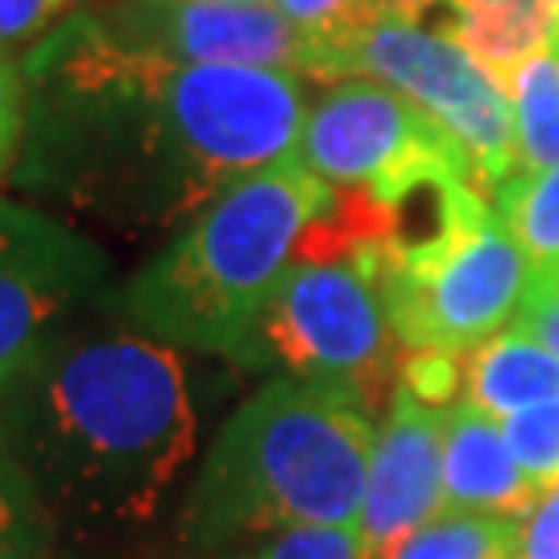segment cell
I'll return each instance as SVG.
<instances>
[{
  "instance_id": "cell-16",
  "label": "cell",
  "mask_w": 559,
  "mask_h": 559,
  "mask_svg": "<svg viewBox=\"0 0 559 559\" xmlns=\"http://www.w3.org/2000/svg\"><path fill=\"white\" fill-rule=\"evenodd\" d=\"M519 519L440 514L381 559H514Z\"/></svg>"
},
{
  "instance_id": "cell-19",
  "label": "cell",
  "mask_w": 559,
  "mask_h": 559,
  "mask_svg": "<svg viewBox=\"0 0 559 559\" xmlns=\"http://www.w3.org/2000/svg\"><path fill=\"white\" fill-rule=\"evenodd\" d=\"M501 423V436L519 460V468L535 489L559 485V402H543L531 411H519Z\"/></svg>"
},
{
  "instance_id": "cell-21",
  "label": "cell",
  "mask_w": 559,
  "mask_h": 559,
  "mask_svg": "<svg viewBox=\"0 0 559 559\" xmlns=\"http://www.w3.org/2000/svg\"><path fill=\"white\" fill-rule=\"evenodd\" d=\"M237 559H369L357 526H299L261 539Z\"/></svg>"
},
{
  "instance_id": "cell-23",
  "label": "cell",
  "mask_w": 559,
  "mask_h": 559,
  "mask_svg": "<svg viewBox=\"0 0 559 559\" xmlns=\"http://www.w3.org/2000/svg\"><path fill=\"white\" fill-rule=\"evenodd\" d=\"M514 559H559V485L543 489L519 519Z\"/></svg>"
},
{
  "instance_id": "cell-11",
  "label": "cell",
  "mask_w": 559,
  "mask_h": 559,
  "mask_svg": "<svg viewBox=\"0 0 559 559\" xmlns=\"http://www.w3.org/2000/svg\"><path fill=\"white\" fill-rule=\"evenodd\" d=\"M443 423L448 411L394 390L373 436L357 522L369 559L394 551L402 539L443 514Z\"/></svg>"
},
{
  "instance_id": "cell-27",
  "label": "cell",
  "mask_w": 559,
  "mask_h": 559,
  "mask_svg": "<svg viewBox=\"0 0 559 559\" xmlns=\"http://www.w3.org/2000/svg\"><path fill=\"white\" fill-rule=\"evenodd\" d=\"M519 4H535V9H551V13H559V0H519Z\"/></svg>"
},
{
  "instance_id": "cell-5",
  "label": "cell",
  "mask_w": 559,
  "mask_h": 559,
  "mask_svg": "<svg viewBox=\"0 0 559 559\" xmlns=\"http://www.w3.org/2000/svg\"><path fill=\"white\" fill-rule=\"evenodd\" d=\"M237 365L340 390L369 415L390 406L402 360L378 261L299 253L261 307Z\"/></svg>"
},
{
  "instance_id": "cell-12",
  "label": "cell",
  "mask_w": 559,
  "mask_h": 559,
  "mask_svg": "<svg viewBox=\"0 0 559 559\" xmlns=\"http://www.w3.org/2000/svg\"><path fill=\"white\" fill-rule=\"evenodd\" d=\"M535 498L539 489L519 468L501 423L456 402L443 423V514L522 519Z\"/></svg>"
},
{
  "instance_id": "cell-2",
  "label": "cell",
  "mask_w": 559,
  "mask_h": 559,
  "mask_svg": "<svg viewBox=\"0 0 559 559\" xmlns=\"http://www.w3.org/2000/svg\"><path fill=\"white\" fill-rule=\"evenodd\" d=\"M0 427L50 543L87 551L145 535L200 452L179 348L108 328L62 332L0 399Z\"/></svg>"
},
{
  "instance_id": "cell-17",
  "label": "cell",
  "mask_w": 559,
  "mask_h": 559,
  "mask_svg": "<svg viewBox=\"0 0 559 559\" xmlns=\"http://www.w3.org/2000/svg\"><path fill=\"white\" fill-rule=\"evenodd\" d=\"M307 41V75L336 80V55L365 29V0H270Z\"/></svg>"
},
{
  "instance_id": "cell-28",
  "label": "cell",
  "mask_w": 559,
  "mask_h": 559,
  "mask_svg": "<svg viewBox=\"0 0 559 559\" xmlns=\"http://www.w3.org/2000/svg\"><path fill=\"white\" fill-rule=\"evenodd\" d=\"M547 270H551V274H556V278H559V265H547Z\"/></svg>"
},
{
  "instance_id": "cell-25",
  "label": "cell",
  "mask_w": 559,
  "mask_h": 559,
  "mask_svg": "<svg viewBox=\"0 0 559 559\" xmlns=\"http://www.w3.org/2000/svg\"><path fill=\"white\" fill-rule=\"evenodd\" d=\"M71 0H0V50L41 38L67 13Z\"/></svg>"
},
{
  "instance_id": "cell-6",
  "label": "cell",
  "mask_w": 559,
  "mask_h": 559,
  "mask_svg": "<svg viewBox=\"0 0 559 559\" xmlns=\"http://www.w3.org/2000/svg\"><path fill=\"white\" fill-rule=\"evenodd\" d=\"M340 75H365L406 96L456 145L485 200L519 175L510 92L448 29L369 21L336 55V80Z\"/></svg>"
},
{
  "instance_id": "cell-26",
  "label": "cell",
  "mask_w": 559,
  "mask_h": 559,
  "mask_svg": "<svg viewBox=\"0 0 559 559\" xmlns=\"http://www.w3.org/2000/svg\"><path fill=\"white\" fill-rule=\"evenodd\" d=\"M436 4H452V0H365V25H369V21L423 25V17H427Z\"/></svg>"
},
{
  "instance_id": "cell-14",
  "label": "cell",
  "mask_w": 559,
  "mask_h": 559,
  "mask_svg": "<svg viewBox=\"0 0 559 559\" xmlns=\"http://www.w3.org/2000/svg\"><path fill=\"white\" fill-rule=\"evenodd\" d=\"M519 138V175L559 166V50L547 46L506 80Z\"/></svg>"
},
{
  "instance_id": "cell-13",
  "label": "cell",
  "mask_w": 559,
  "mask_h": 559,
  "mask_svg": "<svg viewBox=\"0 0 559 559\" xmlns=\"http://www.w3.org/2000/svg\"><path fill=\"white\" fill-rule=\"evenodd\" d=\"M464 402L489 419L559 402V357L526 332H498L464 360Z\"/></svg>"
},
{
  "instance_id": "cell-15",
  "label": "cell",
  "mask_w": 559,
  "mask_h": 559,
  "mask_svg": "<svg viewBox=\"0 0 559 559\" xmlns=\"http://www.w3.org/2000/svg\"><path fill=\"white\" fill-rule=\"evenodd\" d=\"M489 203L535 270L559 265V166L543 175H514Z\"/></svg>"
},
{
  "instance_id": "cell-8",
  "label": "cell",
  "mask_w": 559,
  "mask_h": 559,
  "mask_svg": "<svg viewBox=\"0 0 559 559\" xmlns=\"http://www.w3.org/2000/svg\"><path fill=\"white\" fill-rule=\"evenodd\" d=\"M108 258L41 207L0 200V399L100 295Z\"/></svg>"
},
{
  "instance_id": "cell-22",
  "label": "cell",
  "mask_w": 559,
  "mask_h": 559,
  "mask_svg": "<svg viewBox=\"0 0 559 559\" xmlns=\"http://www.w3.org/2000/svg\"><path fill=\"white\" fill-rule=\"evenodd\" d=\"M514 328L547 344L559 357V278L551 270H535V278L526 286V299L514 316Z\"/></svg>"
},
{
  "instance_id": "cell-7",
  "label": "cell",
  "mask_w": 559,
  "mask_h": 559,
  "mask_svg": "<svg viewBox=\"0 0 559 559\" xmlns=\"http://www.w3.org/2000/svg\"><path fill=\"white\" fill-rule=\"evenodd\" d=\"M535 265L489 207L440 258L381 274V299L406 353H473L519 316Z\"/></svg>"
},
{
  "instance_id": "cell-24",
  "label": "cell",
  "mask_w": 559,
  "mask_h": 559,
  "mask_svg": "<svg viewBox=\"0 0 559 559\" xmlns=\"http://www.w3.org/2000/svg\"><path fill=\"white\" fill-rule=\"evenodd\" d=\"M25 141V80L17 67L0 55V179L17 162Z\"/></svg>"
},
{
  "instance_id": "cell-18",
  "label": "cell",
  "mask_w": 559,
  "mask_h": 559,
  "mask_svg": "<svg viewBox=\"0 0 559 559\" xmlns=\"http://www.w3.org/2000/svg\"><path fill=\"white\" fill-rule=\"evenodd\" d=\"M0 556L50 559V531L29 489V477L21 473L9 448L4 427H0Z\"/></svg>"
},
{
  "instance_id": "cell-30",
  "label": "cell",
  "mask_w": 559,
  "mask_h": 559,
  "mask_svg": "<svg viewBox=\"0 0 559 559\" xmlns=\"http://www.w3.org/2000/svg\"><path fill=\"white\" fill-rule=\"evenodd\" d=\"M556 50H559V41H556Z\"/></svg>"
},
{
  "instance_id": "cell-1",
  "label": "cell",
  "mask_w": 559,
  "mask_h": 559,
  "mask_svg": "<svg viewBox=\"0 0 559 559\" xmlns=\"http://www.w3.org/2000/svg\"><path fill=\"white\" fill-rule=\"evenodd\" d=\"M25 182L124 233L187 224L233 182L295 162L299 71L175 62L104 21L50 29L25 59Z\"/></svg>"
},
{
  "instance_id": "cell-10",
  "label": "cell",
  "mask_w": 559,
  "mask_h": 559,
  "mask_svg": "<svg viewBox=\"0 0 559 559\" xmlns=\"http://www.w3.org/2000/svg\"><path fill=\"white\" fill-rule=\"evenodd\" d=\"M120 41L175 62L307 75V41L270 0H133L104 21Z\"/></svg>"
},
{
  "instance_id": "cell-20",
  "label": "cell",
  "mask_w": 559,
  "mask_h": 559,
  "mask_svg": "<svg viewBox=\"0 0 559 559\" xmlns=\"http://www.w3.org/2000/svg\"><path fill=\"white\" fill-rule=\"evenodd\" d=\"M464 360L468 353H443V348H415L402 357L399 369V390H406L411 399L452 411L456 402H464Z\"/></svg>"
},
{
  "instance_id": "cell-9",
  "label": "cell",
  "mask_w": 559,
  "mask_h": 559,
  "mask_svg": "<svg viewBox=\"0 0 559 559\" xmlns=\"http://www.w3.org/2000/svg\"><path fill=\"white\" fill-rule=\"evenodd\" d=\"M295 162L332 187L365 191H385L436 166H460L468 175L456 145L406 96L378 80L336 83L307 112Z\"/></svg>"
},
{
  "instance_id": "cell-29",
  "label": "cell",
  "mask_w": 559,
  "mask_h": 559,
  "mask_svg": "<svg viewBox=\"0 0 559 559\" xmlns=\"http://www.w3.org/2000/svg\"><path fill=\"white\" fill-rule=\"evenodd\" d=\"M0 559H29V556H0Z\"/></svg>"
},
{
  "instance_id": "cell-3",
  "label": "cell",
  "mask_w": 559,
  "mask_h": 559,
  "mask_svg": "<svg viewBox=\"0 0 559 559\" xmlns=\"http://www.w3.org/2000/svg\"><path fill=\"white\" fill-rule=\"evenodd\" d=\"M373 415L302 378H270L221 423L182 498L179 539L224 551L299 526H357Z\"/></svg>"
},
{
  "instance_id": "cell-4",
  "label": "cell",
  "mask_w": 559,
  "mask_h": 559,
  "mask_svg": "<svg viewBox=\"0 0 559 559\" xmlns=\"http://www.w3.org/2000/svg\"><path fill=\"white\" fill-rule=\"evenodd\" d=\"M332 200L336 187L299 162L233 182L112 295L117 316L170 348L240 360L261 307Z\"/></svg>"
}]
</instances>
